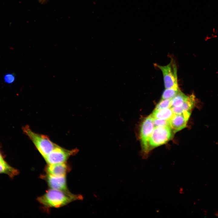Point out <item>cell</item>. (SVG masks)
<instances>
[{"label":"cell","instance_id":"obj_10","mask_svg":"<svg viewBox=\"0 0 218 218\" xmlns=\"http://www.w3.org/2000/svg\"><path fill=\"white\" fill-rule=\"evenodd\" d=\"M195 96L193 94L187 96L186 101L181 106L171 108L174 114H180L185 111H191L195 104Z\"/></svg>","mask_w":218,"mask_h":218},{"label":"cell","instance_id":"obj_3","mask_svg":"<svg viewBox=\"0 0 218 218\" xmlns=\"http://www.w3.org/2000/svg\"><path fill=\"white\" fill-rule=\"evenodd\" d=\"M171 129L168 126L155 127L148 140L149 151L165 144L172 136Z\"/></svg>","mask_w":218,"mask_h":218},{"label":"cell","instance_id":"obj_12","mask_svg":"<svg viewBox=\"0 0 218 218\" xmlns=\"http://www.w3.org/2000/svg\"><path fill=\"white\" fill-rule=\"evenodd\" d=\"M187 96L180 90L171 99V107L181 106L186 101Z\"/></svg>","mask_w":218,"mask_h":218},{"label":"cell","instance_id":"obj_17","mask_svg":"<svg viewBox=\"0 0 218 218\" xmlns=\"http://www.w3.org/2000/svg\"><path fill=\"white\" fill-rule=\"evenodd\" d=\"M15 79V76L11 73L7 74L4 77L5 82L8 84H11L14 82Z\"/></svg>","mask_w":218,"mask_h":218},{"label":"cell","instance_id":"obj_2","mask_svg":"<svg viewBox=\"0 0 218 218\" xmlns=\"http://www.w3.org/2000/svg\"><path fill=\"white\" fill-rule=\"evenodd\" d=\"M24 133L31 141L41 155L44 158L54 149L57 144L46 135L33 131L29 126L23 128Z\"/></svg>","mask_w":218,"mask_h":218},{"label":"cell","instance_id":"obj_11","mask_svg":"<svg viewBox=\"0 0 218 218\" xmlns=\"http://www.w3.org/2000/svg\"><path fill=\"white\" fill-rule=\"evenodd\" d=\"M171 107L160 110H154L151 114L154 118L169 120L174 114Z\"/></svg>","mask_w":218,"mask_h":218},{"label":"cell","instance_id":"obj_5","mask_svg":"<svg viewBox=\"0 0 218 218\" xmlns=\"http://www.w3.org/2000/svg\"><path fill=\"white\" fill-rule=\"evenodd\" d=\"M154 127L153 117L151 114L146 117L141 124L139 137L144 155L147 154L149 151L148 140Z\"/></svg>","mask_w":218,"mask_h":218},{"label":"cell","instance_id":"obj_8","mask_svg":"<svg viewBox=\"0 0 218 218\" xmlns=\"http://www.w3.org/2000/svg\"><path fill=\"white\" fill-rule=\"evenodd\" d=\"M191 114V111H186L181 114H174L169 120L171 129L175 132L185 127Z\"/></svg>","mask_w":218,"mask_h":218},{"label":"cell","instance_id":"obj_16","mask_svg":"<svg viewBox=\"0 0 218 218\" xmlns=\"http://www.w3.org/2000/svg\"><path fill=\"white\" fill-rule=\"evenodd\" d=\"M153 121L155 127L168 126L170 127L169 120L153 118Z\"/></svg>","mask_w":218,"mask_h":218},{"label":"cell","instance_id":"obj_7","mask_svg":"<svg viewBox=\"0 0 218 218\" xmlns=\"http://www.w3.org/2000/svg\"><path fill=\"white\" fill-rule=\"evenodd\" d=\"M40 177L45 181L50 189L70 192L68 188L66 176H55L46 173Z\"/></svg>","mask_w":218,"mask_h":218},{"label":"cell","instance_id":"obj_18","mask_svg":"<svg viewBox=\"0 0 218 218\" xmlns=\"http://www.w3.org/2000/svg\"><path fill=\"white\" fill-rule=\"evenodd\" d=\"M4 161V160L3 159V158L1 155L0 154V162H2Z\"/></svg>","mask_w":218,"mask_h":218},{"label":"cell","instance_id":"obj_9","mask_svg":"<svg viewBox=\"0 0 218 218\" xmlns=\"http://www.w3.org/2000/svg\"><path fill=\"white\" fill-rule=\"evenodd\" d=\"M71 170V167L66 162L48 164L45 168L46 173L55 176H64Z\"/></svg>","mask_w":218,"mask_h":218},{"label":"cell","instance_id":"obj_4","mask_svg":"<svg viewBox=\"0 0 218 218\" xmlns=\"http://www.w3.org/2000/svg\"><path fill=\"white\" fill-rule=\"evenodd\" d=\"M156 65L162 73L165 88H179L177 82V67L173 60L167 65Z\"/></svg>","mask_w":218,"mask_h":218},{"label":"cell","instance_id":"obj_1","mask_svg":"<svg viewBox=\"0 0 218 218\" xmlns=\"http://www.w3.org/2000/svg\"><path fill=\"white\" fill-rule=\"evenodd\" d=\"M83 196L80 194H74L70 192L50 189L42 196L38 197L37 200L44 208L60 207L74 201L82 200Z\"/></svg>","mask_w":218,"mask_h":218},{"label":"cell","instance_id":"obj_15","mask_svg":"<svg viewBox=\"0 0 218 218\" xmlns=\"http://www.w3.org/2000/svg\"><path fill=\"white\" fill-rule=\"evenodd\" d=\"M171 99H161L157 104L154 110H160L166 108L171 107Z\"/></svg>","mask_w":218,"mask_h":218},{"label":"cell","instance_id":"obj_13","mask_svg":"<svg viewBox=\"0 0 218 218\" xmlns=\"http://www.w3.org/2000/svg\"><path fill=\"white\" fill-rule=\"evenodd\" d=\"M17 170L8 165L5 161L0 162V173H5L10 176L17 174Z\"/></svg>","mask_w":218,"mask_h":218},{"label":"cell","instance_id":"obj_6","mask_svg":"<svg viewBox=\"0 0 218 218\" xmlns=\"http://www.w3.org/2000/svg\"><path fill=\"white\" fill-rule=\"evenodd\" d=\"M78 151L77 148L69 150L57 145L44 159L48 164L65 162L71 156L75 155Z\"/></svg>","mask_w":218,"mask_h":218},{"label":"cell","instance_id":"obj_14","mask_svg":"<svg viewBox=\"0 0 218 218\" xmlns=\"http://www.w3.org/2000/svg\"><path fill=\"white\" fill-rule=\"evenodd\" d=\"M180 91L179 88H165L162 96V99H171Z\"/></svg>","mask_w":218,"mask_h":218},{"label":"cell","instance_id":"obj_19","mask_svg":"<svg viewBox=\"0 0 218 218\" xmlns=\"http://www.w3.org/2000/svg\"><path fill=\"white\" fill-rule=\"evenodd\" d=\"M41 3H44V2L46 1V0H38Z\"/></svg>","mask_w":218,"mask_h":218}]
</instances>
